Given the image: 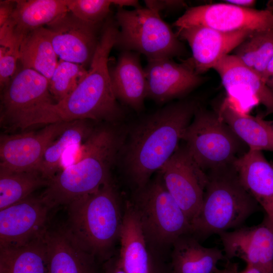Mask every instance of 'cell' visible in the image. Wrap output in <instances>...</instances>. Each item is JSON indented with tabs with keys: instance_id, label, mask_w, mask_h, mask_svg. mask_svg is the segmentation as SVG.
Returning a JSON list of instances; mask_svg holds the SVG:
<instances>
[{
	"instance_id": "f546056e",
	"label": "cell",
	"mask_w": 273,
	"mask_h": 273,
	"mask_svg": "<svg viewBox=\"0 0 273 273\" xmlns=\"http://www.w3.org/2000/svg\"><path fill=\"white\" fill-rule=\"evenodd\" d=\"M233 55L264 81L273 57V29L253 33L234 49Z\"/></svg>"
},
{
	"instance_id": "ac0fdd59",
	"label": "cell",
	"mask_w": 273,
	"mask_h": 273,
	"mask_svg": "<svg viewBox=\"0 0 273 273\" xmlns=\"http://www.w3.org/2000/svg\"><path fill=\"white\" fill-rule=\"evenodd\" d=\"M2 90L1 121L3 124L37 106L54 103L49 80L29 68L22 67L17 71Z\"/></svg>"
},
{
	"instance_id": "8d00e7d4",
	"label": "cell",
	"mask_w": 273,
	"mask_h": 273,
	"mask_svg": "<svg viewBox=\"0 0 273 273\" xmlns=\"http://www.w3.org/2000/svg\"><path fill=\"white\" fill-rule=\"evenodd\" d=\"M16 6V1H1L0 26L3 25L12 15Z\"/></svg>"
},
{
	"instance_id": "e575fe53",
	"label": "cell",
	"mask_w": 273,
	"mask_h": 273,
	"mask_svg": "<svg viewBox=\"0 0 273 273\" xmlns=\"http://www.w3.org/2000/svg\"><path fill=\"white\" fill-rule=\"evenodd\" d=\"M214 273H263L259 269L253 267L246 266L243 269H239L238 264L237 263H231L228 261L224 267L220 269L218 267L215 269Z\"/></svg>"
},
{
	"instance_id": "d590c367",
	"label": "cell",
	"mask_w": 273,
	"mask_h": 273,
	"mask_svg": "<svg viewBox=\"0 0 273 273\" xmlns=\"http://www.w3.org/2000/svg\"><path fill=\"white\" fill-rule=\"evenodd\" d=\"M101 273H126L120 262L118 255L104 262Z\"/></svg>"
},
{
	"instance_id": "9c48e42d",
	"label": "cell",
	"mask_w": 273,
	"mask_h": 273,
	"mask_svg": "<svg viewBox=\"0 0 273 273\" xmlns=\"http://www.w3.org/2000/svg\"><path fill=\"white\" fill-rule=\"evenodd\" d=\"M173 25L177 29L199 25L224 32H255L273 29V12L228 3L205 5L189 8Z\"/></svg>"
},
{
	"instance_id": "d4e9b609",
	"label": "cell",
	"mask_w": 273,
	"mask_h": 273,
	"mask_svg": "<svg viewBox=\"0 0 273 273\" xmlns=\"http://www.w3.org/2000/svg\"><path fill=\"white\" fill-rule=\"evenodd\" d=\"M68 11L66 0L16 1L13 12L7 21L21 44L29 32L45 26Z\"/></svg>"
},
{
	"instance_id": "ba28073f",
	"label": "cell",
	"mask_w": 273,
	"mask_h": 273,
	"mask_svg": "<svg viewBox=\"0 0 273 273\" xmlns=\"http://www.w3.org/2000/svg\"><path fill=\"white\" fill-rule=\"evenodd\" d=\"M181 140L204 171L233 164L245 153L247 146L216 110L200 106L184 131Z\"/></svg>"
},
{
	"instance_id": "7402d4cb",
	"label": "cell",
	"mask_w": 273,
	"mask_h": 273,
	"mask_svg": "<svg viewBox=\"0 0 273 273\" xmlns=\"http://www.w3.org/2000/svg\"><path fill=\"white\" fill-rule=\"evenodd\" d=\"M118 255L126 273H151V257L141 223L131 201L124 205Z\"/></svg>"
},
{
	"instance_id": "f1b7e54d",
	"label": "cell",
	"mask_w": 273,
	"mask_h": 273,
	"mask_svg": "<svg viewBox=\"0 0 273 273\" xmlns=\"http://www.w3.org/2000/svg\"><path fill=\"white\" fill-rule=\"evenodd\" d=\"M48 183L49 180L36 170L12 171L0 169V210L29 197Z\"/></svg>"
},
{
	"instance_id": "9a60e30c",
	"label": "cell",
	"mask_w": 273,
	"mask_h": 273,
	"mask_svg": "<svg viewBox=\"0 0 273 273\" xmlns=\"http://www.w3.org/2000/svg\"><path fill=\"white\" fill-rule=\"evenodd\" d=\"M176 35L190 46L192 57L188 61L197 74L213 67L253 32H224L199 25L177 29Z\"/></svg>"
},
{
	"instance_id": "30bf717a",
	"label": "cell",
	"mask_w": 273,
	"mask_h": 273,
	"mask_svg": "<svg viewBox=\"0 0 273 273\" xmlns=\"http://www.w3.org/2000/svg\"><path fill=\"white\" fill-rule=\"evenodd\" d=\"M159 172L166 189L191 223L203 202L207 173L197 164L186 145H179Z\"/></svg>"
},
{
	"instance_id": "74e56055",
	"label": "cell",
	"mask_w": 273,
	"mask_h": 273,
	"mask_svg": "<svg viewBox=\"0 0 273 273\" xmlns=\"http://www.w3.org/2000/svg\"><path fill=\"white\" fill-rule=\"evenodd\" d=\"M264 81L267 85L273 90V57L266 67Z\"/></svg>"
},
{
	"instance_id": "3957f363",
	"label": "cell",
	"mask_w": 273,
	"mask_h": 273,
	"mask_svg": "<svg viewBox=\"0 0 273 273\" xmlns=\"http://www.w3.org/2000/svg\"><path fill=\"white\" fill-rule=\"evenodd\" d=\"M127 131L120 123L95 127L75 161L52 177L40 195L51 209L68 206L112 179L111 170L118 161Z\"/></svg>"
},
{
	"instance_id": "8992f818",
	"label": "cell",
	"mask_w": 273,
	"mask_h": 273,
	"mask_svg": "<svg viewBox=\"0 0 273 273\" xmlns=\"http://www.w3.org/2000/svg\"><path fill=\"white\" fill-rule=\"evenodd\" d=\"M139 215L148 249L163 252L180 236L191 234L190 220L166 189L160 173L131 201Z\"/></svg>"
},
{
	"instance_id": "8fae6325",
	"label": "cell",
	"mask_w": 273,
	"mask_h": 273,
	"mask_svg": "<svg viewBox=\"0 0 273 273\" xmlns=\"http://www.w3.org/2000/svg\"><path fill=\"white\" fill-rule=\"evenodd\" d=\"M219 74L228 96L227 98L238 110L245 111L261 104L264 115L273 114V90L255 72L233 55L222 58L213 68Z\"/></svg>"
},
{
	"instance_id": "e0dca14e",
	"label": "cell",
	"mask_w": 273,
	"mask_h": 273,
	"mask_svg": "<svg viewBox=\"0 0 273 273\" xmlns=\"http://www.w3.org/2000/svg\"><path fill=\"white\" fill-rule=\"evenodd\" d=\"M144 71L147 98L160 104L186 95L204 80L188 61L178 64L169 58L148 60Z\"/></svg>"
},
{
	"instance_id": "5bb4252c",
	"label": "cell",
	"mask_w": 273,
	"mask_h": 273,
	"mask_svg": "<svg viewBox=\"0 0 273 273\" xmlns=\"http://www.w3.org/2000/svg\"><path fill=\"white\" fill-rule=\"evenodd\" d=\"M44 27L60 60L89 68L99 42L100 28L85 23L69 11Z\"/></svg>"
},
{
	"instance_id": "277c9868",
	"label": "cell",
	"mask_w": 273,
	"mask_h": 273,
	"mask_svg": "<svg viewBox=\"0 0 273 273\" xmlns=\"http://www.w3.org/2000/svg\"><path fill=\"white\" fill-rule=\"evenodd\" d=\"M66 226L80 245L104 262L119 241L124 206L112 179L68 206Z\"/></svg>"
},
{
	"instance_id": "f35d334b",
	"label": "cell",
	"mask_w": 273,
	"mask_h": 273,
	"mask_svg": "<svg viewBox=\"0 0 273 273\" xmlns=\"http://www.w3.org/2000/svg\"><path fill=\"white\" fill-rule=\"evenodd\" d=\"M224 2L237 7L249 9L253 8L256 4V1L254 0H229Z\"/></svg>"
},
{
	"instance_id": "4dcf8cb0",
	"label": "cell",
	"mask_w": 273,
	"mask_h": 273,
	"mask_svg": "<svg viewBox=\"0 0 273 273\" xmlns=\"http://www.w3.org/2000/svg\"><path fill=\"white\" fill-rule=\"evenodd\" d=\"M88 69L83 66L59 60L49 80L50 93L56 101H61L71 94L84 78Z\"/></svg>"
},
{
	"instance_id": "6da1fadb",
	"label": "cell",
	"mask_w": 273,
	"mask_h": 273,
	"mask_svg": "<svg viewBox=\"0 0 273 273\" xmlns=\"http://www.w3.org/2000/svg\"><path fill=\"white\" fill-rule=\"evenodd\" d=\"M118 30L113 19L105 22L87 73L71 94L60 102L41 104L14 116L10 121L11 129L79 120L119 123L124 119V111L114 94L108 67Z\"/></svg>"
},
{
	"instance_id": "4fadbf2b",
	"label": "cell",
	"mask_w": 273,
	"mask_h": 273,
	"mask_svg": "<svg viewBox=\"0 0 273 273\" xmlns=\"http://www.w3.org/2000/svg\"><path fill=\"white\" fill-rule=\"evenodd\" d=\"M69 122L47 124L36 131L1 135L0 169L12 171H37L46 149Z\"/></svg>"
},
{
	"instance_id": "7a4b0ae2",
	"label": "cell",
	"mask_w": 273,
	"mask_h": 273,
	"mask_svg": "<svg viewBox=\"0 0 273 273\" xmlns=\"http://www.w3.org/2000/svg\"><path fill=\"white\" fill-rule=\"evenodd\" d=\"M199 106L197 100H181L128 128L118 161L134 191L145 186L173 155Z\"/></svg>"
},
{
	"instance_id": "1f68e13d",
	"label": "cell",
	"mask_w": 273,
	"mask_h": 273,
	"mask_svg": "<svg viewBox=\"0 0 273 273\" xmlns=\"http://www.w3.org/2000/svg\"><path fill=\"white\" fill-rule=\"evenodd\" d=\"M69 12L90 25L102 27L109 18L110 6L117 0H66Z\"/></svg>"
},
{
	"instance_id": "ffe728a7",
	"label": "cell",
	"mask_w": 273,
	"mask_h": 273,
	"mask_svg": "<svg viewBox=\"0 0 273 273\" xmlns=\"http://www.w3.org/2000/svg\"><path fill=\"white\" fill-rule=\"evenodd\" d=\"M240 181L264 210L262 223L273 232V167L262 151L249 150L233 162Z\"/></svg>"
},
{
	"instance_id": "484cf974",
	"label": "cell",
	"mask_w": 273,
	"mask_h": 273,
	"mask_svg": "<svg viewBox=\"0 0 273 273\" xmlns=\"http://www.w3.org/2000/svg\"><path fill=\"white\" fill-rule=\"evenodd\" d=\"M57 58L44 26L30 31L23 37L19 59L23 68L33 69L49 81L58 65Z\"/></svg>"
},
{
	"instance_id": "7c38bea8",
	"label": "cell",
	"mask_w": 273,
	"mask_h": 273,
	"mask_svg": "<svg viewBox=\"0 0 273 273\" xmlns=\"http://www.w3.org/2000/svg\"><path fill=\"white\" fill-rule=\"evenodd\" d=\"M51 207L32 195L0 210V249L22 246L42 235Z\"/></svg>"
},
{
	"instance_id": "5b68a950",
	"label": "cell",
	"mask_w": 273,
	"mask_h": 273,
	"mask_svg": "<svg viewBox=\"0 0 273 273\" xmlns=\"http://www.w3.org/2000/svg\"><path fill=\"white\" fill-rule=\"evenodd\" d=\"M208 181L191 234L199 241L243 226L260 206L241 183L233 164L208 171Z\"/></svg>"
},
{
	"instance_id": "836d02e7",
	"label": "cell",
	"mask_w": 273,
	"mask_h": 273,
	"mask_svg": "<svg viewBox=\"0 0 273 273\" xmlns=\"http://www.w3.org/2000/svg\"><path fill=\"white\" fill-rule=\"evenodd\" d=\"M147 8L155 10L160 13V11L173 9L185 6V3L181 1H145Z\"/></svg>"
},
{
	"instance_id": "52a82bcc",
	"label": "cell",
	"mask_w": 273,
	"mask_h": 273,
	"mask_svg": "<svg viewBox=\"0 0 273 273\" xmlns=\"http://www.w3.org/2000/svg\"><path fill=\"white\" fill-rule=\"evenodd\" d=\"M115 20L118 30L114 47L122 51L142 54L148 60L185 55L184 44L155 10L118 7Z\"/></svg>"
},
{
	"instance_id": "cb8c5ba5",
	"label": "cell",
	"mask_w": 273,
	"mask_h": 273,
	"mask_svg": "<svg viewBox=\"0 0 273 273\" xmlns=\"http://www.w3.org/2000/svg\"><path fill=\"white\" fill-rule=\"evenodd\" d=\"M249 150L273 152V120L249 115L237 109L228 99L216 110Z\"/></svg>"
},
{
	"instance_id": "4316f807",
	"label": "cell",
	"mask_w": 273,
	"mask_h": 273,
	"mask_svg": "<svg viewBox=\"0 0 273 273\" xmlns=\"http://www.w3.org/2000/svg\"><path fill=\"white\" fill-rule=\"evenodd\" d=\"M89 120L69 122L66 128L49 146L38 166L37 171L49 180L59 170L63 156L70 148L80 145L95 127Z\"/></svg>"
},
{
	"instance_id": "ab89813d",
	"label": "cell",
	"mask_w": 273,
	"mask_h": 273,
	"mask_svg": "<svg viewBox=\"0 0 273 273\" xmlns=\"http://www.w3.org/2000/svg\"><path fill=\"white\" fill-rule=\"evenodd\" d=\"M270 163H271V165H272V167H273V162H271Z\"/></svg>"
},
{
	"instance_id": "83f0119b",
	"label": "cell",
	"mask_w": 273,
	"mask_h": 273,
	"mask_svg": "<svg viewBox=\"0 0 273 273\" xmlns=\"http://www.w3.org/2000/svg\"><path fill=\"white\" fill-rule=\"evenodd\" d=\"M45 232L22 246L0 249V273H48Z\"/></svg>"
},
{
	"instance_id": "44dd1931",
	"label": "cell",
	"mask_w": 273,
	"mask_h": 273,
	"mask_svg": "<svg viewBox=\"0 0 273 273\" xmlns=\"http://www.w3.org/2000/svg\"><path fill=\"white\" fill-rule=\"evenodd\" d=\"M112 89L118 101L136 112L141 111L148 96L147 82L139 53L122 51L109 69Z\"/></svg>"
},
{
	"instance_id": "2e32d148",
	"label": "cell",
	"mask_w": 273,
	"mask_h": 273,
	"mask_svg": "<svg viewBox=\"0 0 273 273\" xmlns=\"http://www.w3.org/2000/svg\"><path fill=\"white\" fill-rule=\"evenodd\" d=\"M228 261L238 257L246 266L263 273H273V232L262 222L222 232L219 235Z\"/></svg>"
},
{
	"instance_id": "d6986e66",
	"label": "cell",
	"mask_w": 273,
	"mask_h": 273,
	"mask_svg": "<svg viewBox=\"0 0 273 273\" xmlns=\"http://www.w3.org/2000/svg\"><path fill=\"white\" fill-rule=\"evenodd\" d=\"M44 240L48 273H101L98 260L80 245L66 227L48 228Z\"/></svg>"
},
{
	"instance_id": "d6a6232c",
	"label": "cell",
	"mask_w": 273,
	"mask_h": 273,
	"mask_svg": "<svg viewBox=\"0 0 273 273\" xmlns=\"http://www.w3.org/2000/svg\"><path fill=\"white\" fill-rule=\"evenodd\" d=\"M20 44L16 42L0 44V85L1 90L17 72Z\"/></svg>"
},
{
	"instance_id": "603a6c76",
	"label": "cell",
	"mask_w": 273,
	"mask_h": 273,
	"mask_svg": "<svg viewBox=\"0 0 273 273\" xmlns=\"http://www.w3.org/2000/svg\"><path fill=\"white\" fill-rule=\"evenodd\" d=\"M171 248L172 273H214L218 263L225 259L222 250L202 246L191 234L179 237Z\"/></svg>"
}]
</instances>
